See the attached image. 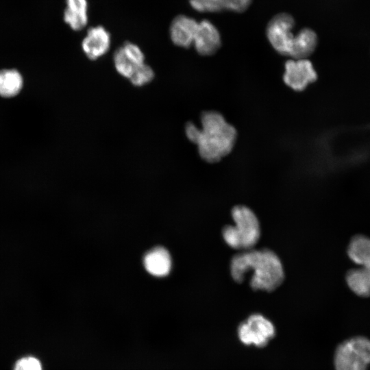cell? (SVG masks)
Returning a JSON list of instances; mask_svg holds the SVG:
<instances>
[{
    "instance_id": "4",
    "label": "cell",
    "mask_w": 370,
    "mask_h": 370,
    "mask_svg": "<svg viewBox=\"0 0 370 370\" xmlns=\"http://www.w3.org/2000/svg\"><path fill=\"white\" fill-rule=\"evenodd\" d=\"M370 365V340L356 336L345 341L334 355L336 370H367Z\"/></svg>"
},
{
    "instance_id": "20",
    "label": "cell",
    "mask_w": 370,
    "mask_h": 370,
    "mask_svg": "<svg viewBox=\"0 0 370 370\" xmlns=\"http://www.w3.org/2000/svg\"><path fill=\"white\" fill-rule=\"evenodd\" d=\"M14 370H42V366L37 358L28 356L18 360Z\"/></svg>"
},
{
    "instance_id": "11",
    "label": "cell",
    "mask_w": 370,
    "mask_h": 370,
    "mask_svg": "<svg viewBox=\"0 0 370 370\" xmlns=\"http://www.w3.org/2000/svg\"><path fill=\"white\" fill-rule=\"evenodd\" d=\"M199 22L186 15L180 14L172 21L169 33L171 41L177 46L188 48L193 44Z\"/></svg>"
},
{
    "instance_id": "3",
    "label": "cell",
    "mask_w": 370,
    "mask_h": 370,
    "mask_svg": "<svg viewBox=\"0 0 370 370\" xmlns=\"http://www.w3.org/2000/svg\"><path fill=\"white\" fill-rule=\"evenodd\" d=\"M231 216L234 225H227L222 229L223 241L230 247L240 251L253 249L261 235L258 217L244 205L233 207Z\"/></svg>"
},
{
    "instance_id": "8",
    "label": "cell",
    "mask_w": 370,
    "mask_h": 370,
    "mask_svg": "<svg viewBox=\"0 0 370 370\" xmlns=\"http://www.w3.org/2000/svg\"><path fill=\"white\" fill-rule=\"evenodd\" d=\"M144 54L136 45L126 42L114 53L115 69L122 76L130 79L136 69L144 63Z\"/></svg>"
},
{
    "instance_id": "2",
    "label": "cell",
    "mask_w": 370,
    "mask_h": 370,
    "mask_svg": "<svg viewBox=\"0 0 370 370\" xmlns=\"http://www.w3.org/2000/svg\"><path fill=\"white\" fill-rule=\"evenodd\" d=\"M193 143L197 145L199 156L208 162H217L228 155L236 140V130L219 112L208 111L201 116Z\"/></svg>"
},
{
    "instance_id": "18",
    "label": "cell",
    "mask_w": 370,
    "mask_h": 370,
    "mask_svg": "<svg viewBox=\"0 0 370 370\" xmlns=\"http://www.w3.org/2000/svg\"><path fill=\"white\" fill-rule=\"evenodd\" d=\"M154 77L152 69L145 63L139 65L130 77L131 82L137 86H141L150 82Z\"/></svg>"
},
{
    "instance_id": "16",
    "label": "cell",
    "mask_w": 370,
    "mask_h": 370,
    "mask_svg": "<svg viewBox=\"0 0 370 370\" xmlns=\"http://www.w3.org/2000/svg\"><path fill=\"white\" fill-rule=\"evenodd\" d=\"M345 280L353 293L360 297L370 296V268L352 269L347 272Z\"/></svg>"
},
{
    "instance_id": "5",
    "label": "cell",
    "mask_w": 370,
    "mask_h": 370,
    "mask_svg": "<svg viewBox=\"0 0 370 370\" xmlns=\"http://www.w3.org/2000/svg\"><path fill=\"white\" fill-rule=\"evenodd\" d=\"M273 323L260 314H253L242 322L238 328L240 341L246 345L262 347L275 336Z\"/></svg>"
},
{
    "instance_id": "17",
    "label": "cell",
    "mask_w": 370,
    "mask_h": 370,
    "mask_svg": "<svg viewBox=\"0 0 370 370\" xmlns=\"http://www.w3.org/2000/svg\"><path fill=\"white\" fill-rule=\"evenodd\" d=\"M23 79L21 73L15 69L0 71V95L3 97L16 96L21 90Z\"/></svg>"
},
{
    "instance_id": "13",
    "label": "cell",
    "mask_w": 370,
    "mask_h": 370,
    "mask_svg": "<svg viewBox=\"0 0 370 370\" xmlns=\"http://www.w3.org/2000/svg\"><path fill=\"white\" fill-rule=\"evenodd\" d=\"M143 262L147 272L156 277L168 275L171 268L170 254L163 247H156L147 252Z\"/></svg>"
},
{
    "instance_id": "1",
    "label": "cell",
    "mask_w": 370,
    "mask_h": 370,
    "mask_svg": "<svg viewBox=\"0 0 370 370\" xmlns=\"http://www.w3.org/2000/svg\"><path fill=\"white\" fill-rule=\"evenodd\" d=\"M230 275L237 283L251 273L249 285L253 290L271 292L278 288L285 278L279 256L271 249H251L239 251L230 260Z\"/></svg>"
},
{
    "instance_id": "21",
    "label": "cell",
    "mask_w": 370,
    "mask_h": 370,
    "mask_svg": "<svg viewBox=\"0 0 370 370\" xmlns=\"http://www.w3.org/2000/svg\"><path fill=\"white\" fill-rule=\"evenodd\" d=\"M251 1L252 0H223L224 10L243 12L249 7Z\"/></svg>"
},
{
    "instance_id": "15",
    "label": "cell",
    "mask_w": 370,
    "mask_h": 370,
    "mask_svg": "<svg viewBox=\"0 0 370 370\" xmlns=\"http://www.w3.org/2000/svg\"><path fill=\"white\" fill-rule=\"evenodd\" d=\"M347 255L356 264L370 268V238L364 235L354 236L348 245Z\"/></svg>"
},
{
    "instance_id": "10",
    "label": "cell",
    "mask_w": 370,
    "mask_h": 370,
    "mask_svg": "<svg viewBox=\"0 0 370 370\" xmlns=\"http://www.w3.org/2000/svg\"><path fill=\"white\" fill-rule=\"evenodd\" d=\"M110 34L101 25L89 28L82 42V49L86 56L95 60L106 54L110 47Z\"/></svg>"
},
{
    "instance_id": "14",
    "label": "cell",
    "mask_w": 370,
    "mask_h": 370,
    "mask_svg": "<svg viewBox=\"0 0 370 370\" xmlns=\"http://www.w3.org/2000/svg\"><path fill=\"white\" fill-rule=\"evenodd\" d=\"M317 43L318 38L314 31L304 28L295 35L289 56L292 59H306L314 52Z\"/></svg>"
},
{
    "instance_id": "12",
    "label": "cell",
    "mask_w": 370,
    "mask_h": 370,
    "mask_svg": "<svg viewBox=\"0 0 370 370\" xmlns=\"http://www.w3.org/2000/svg\"><path fill=\"white\" fill-rule=\"evenodd\" d=\"M63 19L73 30L79 31L83 29L88 21V1L66 0Z\"/></svg>"
},
{
    "instance_id": "9",
    "label": "cell",
    "mask_w": 370,
    "mask_h": 370,
    "mask_svg": "<svg viewBox=\"0 0 370 370\" xmlns=\"http://www.w3.org/2000/svg\"><path fill=\"white\" fill-rule=\"evenodd\" d=\"M193 45L200 55H212L221 47L220 33L212 23L208 20H203L199 22Z\"/></svg>"
},
{
    "instance_id": "6",
    "label": "cell",
    "mask_w": 370,
    "mask_h": 370,
    "mask_svg": "<svg viewBox=\"0 0 370 370\" xmlns=\"http://www.w3.org/2000/svg\"><path fill=\"white\" fill-rule=\"evenodd\" d=\"M293 17L288 13H279L268 23L266 34L269 42L279 53L289 56L295 35Z\"/></svg>"
},
{
    "instance_id": "7",
    "label": "cell",
    "mask_w": 370,
    "mask_h": 370,
    "mask_svg": "<svg viewBox=\"0 0 370 370\" xmlns=\"http://www.w3.org/2000/svg\"><path fill=\"white\" fill-rule=\"evenodd\" d=\"M284 83L295 91L304 90L317 79V73L312 62L306 59H291L284 64Z\"/></svg>"
},
{
    "instance_id": "19",
    "label": "cell",
    "mask_w": 370,
    "mask_h": 370,
    "mask_svg": "<svg viewBox=\"0 0 370 370\" xmlns=\"http://www.w3.org/2000/svg\"><path fill=\"white\" fill-rule=\"evenodd\" d=\"M190 6L200 12H217L224 10L223 0H189Z\"/></svg>"
}]
</instances>
